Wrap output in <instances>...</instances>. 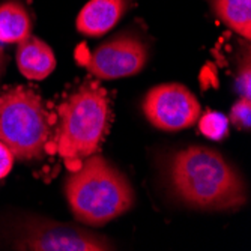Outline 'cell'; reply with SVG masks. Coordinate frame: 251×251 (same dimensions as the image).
Instances as JSON below:
<instances>
[{
  "mask_svg": "<svg viewBox=\"0 0 251 251\" xmlns=\"http://www.w3.org/2000/svg\"><path fill=\"white\" fill-rule=\"evenodd\" d=\"M49 135V115L32 89L14 86L0 95V142L14 158H41L47 151Z\"/></svg>",
  "mask_w": 251,
  "mask_h": 251,
  "instance_id": "4",
  "label": "cell"
},
{
  "mask_svg": "<svg viewBox=\"0 0 251 251\" xmlns=\"http://www.w3.org/2000/svg\"><path fill=\"white\" fill-rule=\"evenodd\" d=\"M5 51L2 49V45H0V80H2V75H3V71H5Z\"/></svg>",
  "mask_w": 251,
  "mask_h": 251,
  "instance_id": "16",
  "label": "cell"
},
{
  "mask_svg": "<svg viewBox=\"0 0 251 251\" xmlns=\"http://www.w3.org/2000/svg\"><path fill=\"white\" fill-rule=\"evenodd\" d=\"M148 121L163 131H180L193 126L201 115L194 94L179 83H166L152 87L143 100Z\"/></svg>",
  "mask_w": 251,
  "mask_h": 251,
  "instance_id": "7",
  "label": "cell"
},
{
  "mask_svg": "<svg viewBox=\"0 0 251 251\" xmlns=\"http://www.w3.org/2000/svg\"><path fill=\"white\" fill-rule=\"evenodd\" d=\"M129 0H89L75 20L81 35L98 38L110 32L129 9Z\"/></svg>",
  "mask_w": 251,
  "mask_h": 251,
  "instance_id": "8",
  "label": "cell"
},
{
  "mask_svg": "<svg viewBox=\"0 0 251 251\" xmlns=\"http://www.w3.org/2000/svg\"><path fill=\"white\" fill-rule=\"evenodd\" d=\"M15 59L20 73L29 80L47 78L56 68V56L51 47L33 35L17 44Z\"/></svg>",
  "mask_w": 251,
  "mask_h": 251,
  "instance_id": "9",
  "label": "cell"
},
{
  "mask_svg": "<svg viewBox=\"0 0 251 251\" xmlns=\"http://www.w3.org/2000/svg\"><path fill=\"white\" fill-rule=\"evenodd\" d=\"M230 122L238 129L248 131L251 126V100L241 97L232 107L230 111Z\"/></svg>",
  "mask_w": 251,
  "mask_h": 251,
  "instance_id": "13",
  "label": "cell"
},
{
  "mask_svg": "<svg viewBox=\"0 0 251 251\" xmlns=\"http://www.w3.org/2000/svg\"><path fill=\"white\" fill-rule=\"evenodd\" d=\"M32 35V18L26 6L8 0L0 3V44H18Z\"/></svg>",
  "mask_w": 251,
  "mask_h": 251,
  "instance_id": "10",
  "label": "cell"
},
{
  "mask_svg": "<svg viewBox=\"0 0 251 251\" xmlns=\"http://www.w3.org/2000/svg\"><path fill=\"white\" fill-rule=\"evenodd\" d=\"M214 14L245 39L251 38V0H209Z\"/></svg>",
  "mask_w": 251,
  "mask_h": 251,
  "instance_id": "11",
  "label": "cell"
},
{
  "mask_svg": "<svg viewBox=\"0 0 251 251\" xmlns=\"http://www.w3.org/2000/svg\"><path fill=\"white\" fill-rule=\"evenodd\" d=\"M57 111V153L73 172L100 149L105 137L110 122L107 90L98 81H87L68 97Z\"/></svg>",
  "mask_w": 251,
  "mask_h": 251,
  "instance_id": "3",
  "label": "cell"
},
{
  "mask_svg": "<svg viewBox=\"0 0 251 251\" xmlns=\"http://www.w3.org/2000/svg\"><path fill=\"white\" fill-rule=\"evenodd\" d=\"M199 128L203 135L212 140H223L229 132V119L223 113L206 111L199 121Z\"/></svg>",
  "mask_w": 251,
  "mask_h": 251,
  "instance_id": "12",
  "label": "cell"
},
{
  "mask_svg": "<svg viewBox=\"0 0 251 251\" xmlns=\"http://www.w3.org/2000/svg\"><path fill=\"white\" fill-rule=\"evenodd\" d=\"M15 250L32 251H107L115 250L105 236L80 226L50 220H26L15 233Z\"/></svg>",
  "mask_w": 251,
  "mask_h": 251,
  "instance_id": "5",
  "label": "cell"
},
{
  "mask_svg": "<svg viewBox=\"0 0 251 251\" xmlns=\"http://www.w3.org/2000/svg\"><path fill=\"white\" fill-rule=\"evenodd\" d=\"M148 62V47L135 33H121L87 53L83 65L101 80H116L139 74Z\"/></svg>",
  "mask_w": 251,
  "mask_h": 251,
  "instance_id": "6",
  "label": "cell"
},
{
  "mask_svg": "<svg viewBox=\"0 0 251 251\" xmlns=\"http://www.w3.org/2000/svg\"><path fill=\"white\" fill-rule=\"evenodd\" d=\"M169 182L176 197L196 209L229 211L247 200L239 172L211 148L190 146L175 153L169 163Z\"/></svg>",
  "mask_w": 251,
  "mask_h": 251,
  "instance_id": "1",
  "label": "cell"
},
{
  "mask_svg": "<svg viewBox=\"0 0 251 251\" xmlns=\"http://www.w3.org/2000/svg\"><path fill=\"white\" fill-rule=\"evenodd\" d=\"M238 89L241 97L251 100V63H250V53H245L242 62L239 65L238 73Z\"/></svg>",
  "mask_w": 251,
  "mask_h": 251,
  "instance_id": "14",
  "label": "cell"
},
{
  "mask_svg": "<svg viewBox=\"0 0 251 251\" xmlns=\"http://www.w3.org/2000/svg\"><path fill=\"white\" fill-rule=\"evenodd\" d=\"M65 196L74 217L87 226H104L121 217L135 199L128 177L98 153L73 170L65 182Z\"/></svg>",
  "mask_w": 251,
  "mask_h": 251,
  "instance_id": "2",
  "label": "cell"
},
{
  "mask_svg": "<svg viewBox=\"0 0 251 251\" xmlns=\"http://www.w3.org/2000/svg\"><path fill=\"white\" fill-rule=\"evenodd\" d=\"M14 166V155L9 148L0 142V179H3L9 175Z\"/></svg>",
  "mask_w": 251,
  "mask_h": 251,
  "instance_id": "15",
  "label": "cell"
}]
</instances>
